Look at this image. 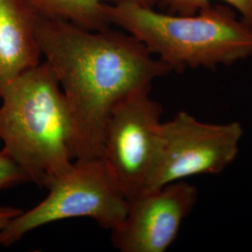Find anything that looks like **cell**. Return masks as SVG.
<instances>
[{"instance_id": "obj_12", "label": "cell", "mask_w": 252, "mask_h": 252, "mask_svg": "<svg viewBox=\"0 0 252 252\" xmlns=\"http://www.w3.org/2000/svg\"><path fill=\"white\" fill-rule=\"evenodd\" d=\"M22 209L12 207H0V233L3 229L9 224V221L18 216L22 212Z\"/></svg>"}, {"instance_id": "obj_1", "label": "cell", "mask_w": 252, "mask_h": 252, "mask_svg": "<svg viewBox=\"0 0 252 252\" xmlns=\"http://www.w3.org/2000/svg\"><path fill=\"white\" fill-rule=\"evenodd\" d=\"M37 39L68 103L74 161L100 158L105 126L120 100L151 92L170 67L135 36L91 30L62 20L38 18Z\"/></svg>"}, {"instance_id": "obj_6", "label": "cell", "mask_w": 252, "mask_h": 252, "mask_svg": "<svg viewBox=\"0 0 252 252\" xmlns=\"http://www.w3.org/2000/svg\"><path fill=\"white\" fill-rule=\"evenodd\" d=\"M163 109L140 92L120 100L104 131L101 158L127 199L144 192L156 160Z\"/></svg>"}, {"instance_id": "obj_3", "label": "cell", "mask_w": 252, "mask_h": 252, "mask_svg": "<svg viewBox=\"0 0 252 252\" xmlns=\"http://www.w3.org/2000/svg\"><path fill=\"white\" fill-rule=\"evenodd\" d=\"M110 24L135 36L172 71L215 69L252 56V27L230 7L192 14L164 13L134 3H110Z\"/></svg>"}, {"instance_id": "obj_9", "label": "cell", "mask_w": 252, "mask_h": 252, "mask_svg": "<svg viewBox=\"0 0 252 252\" xmlns=\"http://www.w3.org/2000/svg\"><path fill=\"white\" fill-rule=\"evenodd\" d=\"M38 18L62 20L91 30L108 28V0H26Z\"/></svg>"}, {"instance_id": "obj_13", "label": "cell", "mask_w": 252, "mask_h": 252, "mask_svg": "<svg viewBox=\"0 0 252 252\" xmlns=\"http://www.w3.org/2000/svg\"><path fill=\"white\" fill-rule=\"evenodd\" d=\"M111 3H134L147 7H153L156 3L160 2L161 0H108Z\"/></svg>"}, {"instance_id": "obj_10", "label": "cell", "mask_w": 252, "mask_h": 252, "mask_svg": "<svg viewBox=\"0 0 252 252\" xmlns=\"http://www.w3.org/2000/svg\"><path fill=\"white\" fill-rule=\"evenodd\" d=\"M170 13L192 14L208 7L214 2H222L234 9L252 27V0H161Z\"/></svg>"}, {"instance_id": "obj_2", "label": "cell", "mask_w": 252, "mask_h": 252, "mask_svg": "<svg viewBox=\"0 0 252 252\" xmlns=\"http://www.w3.org/2000/svg\"><path fill=\"white\" fill-rule=\"evenodd\" d=\"M0 105V141L30 182L48 188L72 166L73 120L45 61L11 81Z\"/></svg>"}, {"instance_id": "obj_8", "label": "cell", "mask_w": 252, "mask_h": 252, "mask_svg": "<svg viewBox=\"0 0 252 252\" xmlns=\"http://www.w3.org/2000/svg\"><path fill=\"white\" fill-rule=\"evenodd\" d=\"M37 20L26 0H0V97L11 81L41 63Z\"/></svg>"}, {"instance_id": "obj_4", "label": "cell", "mask_w": 252, "mask_h": 252, "mask_svg": "<svg viewBox=\"0 0 252 252\" xmlns=\"http://www.w3.org/2000/svg\"><path fill=\"white\" fill-rule=\"evenodd\" d=\"M47 189L40 203L22 211L3 229L0 246L10 247L29 232L63 220L90 218L111 231L126 217L128 199L101 157L75 160Z\"/></svg>"}, {"instance_id": "obj_11", "label": "cell", "mask_w": 252, "mask_h": 252, "mask_svg": "<svg viewBox=\"0 0 252 252\" xmlns=\"http://www.w3.org/2000/svg\"><path fill=\"white\" fill-rule=\"evenodd\" d=\"M28 181L25 172L14 162L9 153L2 149L0 151V189Z\"/></svg>"}, {"instance_id": "obj_7", "label": "cell", "mask_w": 252, "mask_h": 252, "mask_svg": "<svg viewBox=\"0 0 252 252\" xmlns=\"http://www.w3.org/2000/svg\"><path fill=\"white\" fill-rule=\"evenodd\" d=\"M198 190L185 180L128 199L123 221L111 230L113 247L122 252H164L196 205Z\"/></svg>"}, {"instance_id": "obj_5", "label": "cell", "mask_w": 252, "mask_h": 252, "mask_svg": "<svg viewBox=\"0 0 252 252\" xmlns=\"http://www.w3.org/2000/svg\"><path fill=\"white\" fill-rule=\"evenodd\" d=\"M238 122L211 124L187 111L162 121L147 190L199 175H218L236 159L243 137Z\"/></svg>"}]
</instances>
